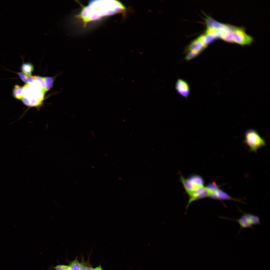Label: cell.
<instances>
[{"mask_svg":"<svg viewBox=\"0 0 270 270\" xmlns=\"http://www.w3.org/2000/svg\"><path fill=\"white\" fill-rule=\"evenodd\" d=\"M80 270H86L87 266L84 262H82L80 263Z\"/></svg>","mask_w":270,"mask_h":270,"instance_id":"d6986e66","label":"cell"},{"mask_svg":"<svg viewBox=\"0 0 270 270\" xmlns=\"http://www.w3.org/2000/svg\"><path fill=\"white\" fill-rule=\"evenodd\" d=\"M46 84L45 92L48 91L52 87L54 81L51 77H43Z\"/></svg>","mask_w":270,"mask_h":270,"instance_id":"4fadbf2b","label":"cell"},{"mask_svg":"<svg viewBox=\"0 0 270 270\" xmlns=\"http://www.w3.org/2000/svg\"><path fill=\"white\" fill-rule=\"evenodd\" d=\"M253 39L247 34L244 29L235 26L231 32V43H234L241 45L251 44Z\"/></svg>","mask_w":270,"mask_h":270,"instance_id":"3957f363","label":"cell"},{"mask_svg":"<svg viewBox=\"0 0 270 270\" xmlns=\"http://www.w3.org/2000/svg\"><path fill=\"white\" fill-rule=\"evenodd\" d=\"M243 213L252 225L260 224V219L258 216L252 214Z\"/></svg>","mask_w":270,"mask_h":270,"instance_id":"8fae6325","label":"cell"},{"mask_svg":"<svg viewBox=\"0 0 270 270\" xmlns=\"http://www.w3.org/2000/svg\"><path fill=\"white\" fill-rule=\"evenodd\" d=\"M180 180L188 193L193 191L200 186L195 185L188 179H186L182 176L180 177Z\"/></svg>","mask_w":270,"mask_h":270,"instance_id":"5b68a950","label":"cell"},{"mask_svg":"<svg viewBox=\"0 0 270 270\" xmlns=\"http://www.w3.org/2000/svg\"><path fill=\"white\" fill-rule=\"evenodd\" d=\"M206 187L210 190V192L217 191L219 188V186L214 182L208 184Z\"/></svg>","mask_w":270,"mask_h":270,"instance_id":"9a60e30c","label":"cell"},{"mask_svg":"<svg viewBox=\"0 0 270 270\" xmlns=\"http://www.w3.org/2000/svg\"><path fill=\"white\" fill-rule=\"evenodd\" d=\"M244 143L248 146L250 151L256 152L262 147L266 146L265 140L261 137L256 130L250 129L244 134Z\"/></svg>","mask_w":270,"mask_h":270,"instance_id":"7a4b0ae2","label":"cell"},{"mask_svg":"<svg viewBox=\"0 0 270 270\" xmlns=\"http://www.w3.org/2000/svg\"><path fill=\"white\" fill-rule=\"evenodd\" d=\"M126 10L122 3L116 0H95L84 7L78 16L84 24L106 16L122 13Z\"/></svg>","mask_w":270,"mask_h":270,"instance_id":"6da1fadb","label":"cell"},{"mask_svg":"<svg viewBox=\"0 0 270 270\" xmlns=\"http://www.w3.org/2000/svg\"><path fill=\"white\" fill-rule=\"evenodd\" d=\"M100 270H102V268H101V269Z\"/></svg>","mask_w":270,"mask_h":270,"instance_id":"ffe728a7","label":"cell"},{"mask_svg":"<svg viewBox=\"0 0 270 270\" xmlns=\"http://www.w3.org/2000/svg\"><path fill=\"white\" fill-rule=\"evenodd\" d=\"M188 179L196 186H203L204 184V179L199 176L192 175L190 176Z\"/></svg>","mask_w":270,"mask_h":270,"instance_id":"52a82bcc","label":"cell"},{"mask_svg":"<svg viewBox=\"0 0 270 270\" xmlns=\"http://www.w3.org/2000/svg\"><path fill=\"white\" fill-rule=\"evenodd\" d=\"M34 66L30 63L26 62L23 64L21 67L22 70L26 75L30 76L34 70Z\"/></svg>","mask_w":270,"mask_h":270,"instance_id":"9c48e42d","label":"cell"},{"mask_svg":"<svg viewBox=\"0 0 270 270\" xmlns=\"http://www.w3.org/2000/svg\"><path fill=\"white\" fill-rule=\"evenodd\" d=\"M68 270H80V264L76 257L75 260L70 262L68 265Z\"/></svg>","mask_w":270,"mask_h":270,"instance_id":"7c38bea8","label":"cell"},{"mask_svg":"<svg viewBox=\"0 0 270 270\" xmlns=\"http://www.w3.org/2000/svg\"><path fill=\"white\" fill-rule=\"evenodd\" d=\"M175 88L178 94L182 96L187 98L189 96L190 92V86L185 80L182 79H178L175 84Z\"/></svg>","mask_w":270,"mask_h":270,"instance_id":"277c9868","label":"cell"},{"mask_svg":"<svg viewBox=\"0 0 270 270\" xmlns=\"http://www.w3.org/2000/svg\"><path fill=\"white\" fill-rule=\"evenodd\" d=\"M218 199L220 200H231L240 202V200L232 198L222 190L219 188L218 190Z\"/></svg>","mask_w":270,"mask_h":270,"instance_id":"ba28073f","label":"cell"},{"mask_svg":"<svg viewBox=\"0 0 270 270\" xmlns=\"http://www.w3.org/2000/svg\"><path fill=\"white\" fill-rule=\"evenodd\" d=\"M68 266L63 264L58 265L54 267L55 270H68Z\"/></svg>","mask_w":270,"mask_h":270,"instance_id":"2e32d148","label":"cell"},{"mask_svg":"<svg viewBox=\"0 0 270 270\" xmlns=\"http://www.w3.org/2000/svg\"><path fill=\"white\" fill-rule=\"evenodd\" d=\"M232 220L238 222L242 228H253V225L244 214L238 219Z\"/></svg>","mask_w":270,"mask_h":270,"instance_id":"8992f818","label":"cell"},{"mask_svg":"<svg viewBox=\"0 0 270 270\" xmlns=\"http://www.w3.org/2000/svg\"><path fill=\"white\" fill-rule=\"evenodd\" d=\"M35 80L38 81L40 84L42 89V91L44 93L45 92L46 84L43 77L38 76H33Z\"/></svg>","mask_w":270,"mask_h":270,"instance_id":"5bb4252c","label":"cell"},{"mask_svg":"<svg viewBox=\"0 0 270 270\" xmlns=\"http://www.w3.org/2000/svg\"><path fill=\"white\" fill-rule=\"evenodd\" d=\"M23 89V87L21 86L18 85H15L12 91V94L17 99L21 100L24 96L22 94V90Z\"/></svg>","mask_w":270,"mask_h":270,"instance_id":"30bf717a","label":"cell"},{"mask_svg":"<svg viewBox=\"0 0 270 270\" xmlns=\"http://www.w3.org/2000/svg\"><path fill=\"white\" fill-rule=\"evenodd\" d=\"M17 74L23 82L26 83V84L30 83L26 79V75L25 74H24L23 73L21 72H18L17 73Z\"/></svg>","mask_w":270,"mask_h":270,"instance_id":"e0dca14e","label":"cell"},{"mask_svg":"<svg viewBox=\"0 0 270 270\" xmlns=\"http://www.w3.org/2000/svg\"><path fill=\"white\" fill-rule=\"evenodd\" d=\"M26 78L28 82L30 83L34 81L35 79L33 77V76H29L26 75Z\"/></svg>","mask_w":270,"mask_h":270,"instance_id":"ac0fdd59","label":"cell"},{"mask_svg":"<svg viewBox=\"0 0 270 270\" xmlns=\"http://www.w3.org/2000/svg\"><path fill=\"white\" fill-rule=\"evenodd\" d=\"M129 269H128V270H129Z\"/></svg>","mask_w":270,"mask_h":270,"instance_id":"44dd1931","label":"cell"}]
</instances>
